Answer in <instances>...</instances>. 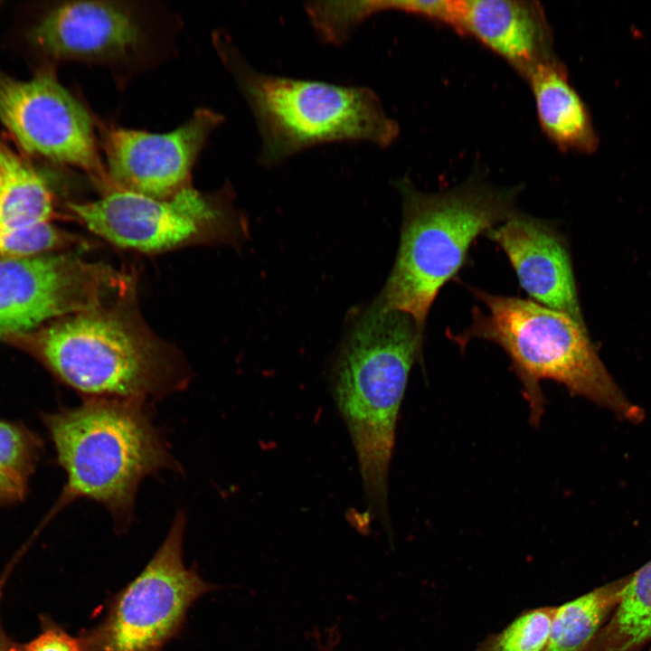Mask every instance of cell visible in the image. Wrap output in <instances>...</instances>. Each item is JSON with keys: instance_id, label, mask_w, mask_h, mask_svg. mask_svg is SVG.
<instances>
[{"instance_id": "obj_1", "label": "cell", "mask_w": 651, "mask_h": 651, "mask_svg": "<svg viewBox=\"0 0 651 651\" xmlns=\"http://www.w3.org/2000/svg\"><path fill=\"white\" fill-rule=\"evenodd\" d=\"M2 340L87 399L145 403L179 391L189 379L180 353L142 317L136 284L109 303Z\"/></svg>"}, {"instance_id": "obj_2", "label": "cell", "mask_w": 651, "mask_h": 651, "mask_svg": "<svg viewBox=\"0 0 651 651\" xmlns=\"http://www.w3.org/2000/svg\"><path fill=\"white\" fill-rule=\"evenodd\" d=\"M422 342L410 316L374 301L354 319L331 368V392L357 457L366 513L383 523L398 415Z\"/></svg>"}, {"instance_id": "obj_3", "label": "cell", "mask_w": 651, "mask_h": 651, "mask_svg": "<svg viewBox=\"0 0 651 651\" xmlns=\"http://www.w3.org/2000/svg\"><path fill=\"white\" fill-rule=\"evenodd\" d=\"M469 289L486 311L475 307L470 326L448 335L462 349L470 340L482 339L506 353L522 383L533 424L544 408L541 380L557 382L621 420L637 423L644 419L643 410L624 394L607 371L583 322L533 300Z\"/></svg>"}, {"instance_id": "obj_4", "label": "cell", "mask_w": 651, "mask_h": 651, "mask_svg": "<svg viewBox=\"0 0 651 651\" xmlns=\"http://www.w3.org/2000/svg\"><path fill=\"white\" fill-rule=\"evenodd\" d=\"M402 203L395 263L375 301L410 316L424 334L429 310L441 288L464 265L482 233L515 210L519 187L498 188L478 179L439 193H424L396 181Z\"/></svg>"}, {"instance_id": "obj_5", "label": "cell", "mask_w": 651, "mask_h": 651, "mask_svg": "<svg viewBox=\"0 0 651 651\" xmlns=\"http://www.w3.org/2000/svg\"><path fill=\"white\" fill-rule=\"evenodd\" d=\"M44 421L67 476L58 505L80 498L98 502L118 530L132 520L142 480L176 466L144 402L86 399Z\"/></svg>"}, {"instance_id": "obj_6", "label": "cell", "mask_w": 651, "mask_h": 651, "mask_svg": "<svg viewBox=\"0 0 651 651\" xmlns=\"http://www.w3.org/2000/svg\"><path fill=\"white\" fill-rule=\"evenodd\" d=\"M223 57L256 119L262 165L275 166L326 143L359 141L386 148L399 137L398 122L368 87L259 71L231 45H225Z\"/></svg>"}, {"instance_id": "obj_7", "label": "cell", "mask_w": 651, "mask_h": 651, "mask_svg": "<svg viewBox=\"0 0 651 651\" xmlns=\"http://www.w3.org/2000/svg\"><path fill=\"white\" fill-rule=\"evenodd\" d=\"M184 527L179 513L144 570L109 599L97 624L80 632L82 651H161L181 631L193 603L215 589L185 567Z\"/></svg>"}, {"instance_id": "obj_8", "label": "cell", "mask_w": 651, "mask_h": 651, "mask_svg": "<svg viewBox=\"0 0 651 651\" xmlns=\"http://www.w3.org/2000/svg\"><path fill=\"white\" fill-rule=\"evenodd\" d=\"M68 207L99 237L144 253L237 243L246 234L242 217L229 202L203 195L191 186L167 199L111 190L95 201L72 203Z\"/></svg>"}, {"instance_id": "obj_9", "label": "cell", "mask_w": 651, "mask_h": 651, "mask_svg": "<svg viewBox=\"0 0 651 651\" xmlns=\"http://www.w3.org/2000/svg\"><path fill=\"white\" fill-rule=\"evenodd\" d=\"M136 281L69 254L0 257V338L109 303Z\"/></svg>"}, {"instance_id": "obj_10", "label": "cell", "mask_w": 651, "mask_h": 651, "mask_svg": "<svg viewBox=\"0 0 651 651\" xmlns=\"http://www.w3.org/2000/svg\"><path fill=\"white\" fill-rule=\"evenodd\" d=\"M0 120L27 152L77 167L111 190L90 114L50 71L19 80L0 70Z\"/></svg>"}, {"instance_id": "obj_11", "label": "cell", "mask_w": 651, "mask_h": 651, "mask_svg": "<svg viewBox=\"0 0 651 651\" xmlns=\"http://www.w3.org/2000/svg\"><path fill=\"white\" fill-rule=\"evenodd\" d=\"M222 121L221 115L201 108L184 124L167 133L105 129L102 146L111 190L167 199L189 187L195 159L209 135Z\"/></svg>"}, {"instance_id": "obj_12", "label": "cell", "mask_w": 651, "mask_h": 651, "mask_svg": "<svg viewBox=\"0 0 651 651\" xmlns=\"http://www.w3.org/2000/svg\"><path fill=\"white\" fill-rule=\"evenodd\" d=\"M486 236L505 253L535 302L583 322L570 254L554 226L515 210Z\"/></svg>"}, {"instance_id": "obj_13", "label": "cell", "mask_w": 651, "mask_h": 651, "mask_svg": "<svg viewBox=\"0 0 651 651\" xmlns=\"http://www.w3.org/2000/svg\"><path fill=\"white\" fill-rule=\"evenodd\" d=\"M31 40L60 58H106L135 49L141 28L131 12L114 2L76 1L59 5L39 20Z\"/></svg>"}, {"instance_id": "obj_14", "label": "cell", "mask_w": 651, "mask_h": 651, "mask_svg": "<svg viewBox=\"0 0 651 651\" xmlns=\"http://www.w3.org/2000/svg\"><path fill=\"white\" fill-rule=\"evenodd\" d=\"M458 33L475 38L524 80L557 59L543 8L531 0H461Z\"/></svg>"}, {"instance_id": "obj_15", "label": "cell", "mask_w": 651, "mask_h": 651, "mask_svg": "<svg viewBox=\"0 0 651 651\" xmlns=\"http://www.w3.org/2000/svg\"><path fill=\"white\" fill-rule=\"evenodd\" d=\"M525 80L544 135L562 151L595 152L599 137L590 111L558 58L538 66Z\"/></svg>"}, {"instance_id": "obj_16", "label": "cell", "mask_w": 651, "mask_h": 651, "mask_svg": "<svg viewBox=\"0 0 651 651\" xmlns=\"http://www.w3.org/2000/svg\"><path fill=\"white\" fill-rule=\"evenodd\" d=\"M0 226L52 222L53 194L42 175L0 141Z\"/></svg>"}, {"instance_id": "obj_17", "label": "cell", "mask_w": 651, "mask_h": 651, "mask_svg": "<svg viewBox=\"0 0 651 651\" xmlns=\"http://www.w3.org/2000/svg\"><path fill=\"white\" fill-rule=\"evenodd\" d=\"M628 575L555 606L545 651H584L617 607Z\"/></svg>"}, {"instance_id": "obj_18", "label": "cell", "mask_w": 651, "mask_h": 651, "mask_svg": "<svg viewBox=\"0 0 651 651\" xmlns=\"http://www.w3.org/2000/svg\"><path fill=\"white\" fill-rule=\"evenodd\" d=\"M651 641V560L628 575L619 601L584 651H638Z\"/></svg>"}, {"instance_id": "obj_19", "label": "cell", "mask_w": 651, "mask_h": 651, "mask_svg": "<svg viewBox=\"0 0 651 651\" xmlns=\"http://www.w3.org/2000/svg\"><path fill=\"white\" fill-rule=\"evenodd\" d=\"M39 442L25 428L0 420V503L24 497Z\"/></svg>"}, {"instance_id": "obj_20", "label": "cell", "mask_w": 651, "mask_h": 651, "mask_svg": "<svg viewBox=\"0 0 651 651\" xmlns=\"http://www.w3.org/2000/svg\"><path fill=\"white\" fill-rule=\"evenodd\" d=\"M555 606L526 609L499 631L485 637L474 651H545Z\"/></svg>"}, {"instance_id": "obj_21", "label": "cell", "mask_w": 651, "mask_h": 651, "mask_svg": "<svg viewBox=\"0 0 651 651\" xmlns=\"http://www.w3.org/2000/svg\"><path fill=\"white\" fill-rule=\"evenodd\" d=\"M80 238L52 222L29 227L0 226V257H29L55 253L80 244Z\"/></svg>"}, {"instance_id": "obj_22", "label": "cell", "mask_w": 651, "mask_h": 651, "mask_svg": "<svg viewBox=\"0 0 651 651\" xmlns=\"http://www.w3.org/2000/svg\"><path fill=\"white\" fill-rule=\"evenodd\" d=\"M41 632L25 643L12 642L10 651H82L79 637L71 636L47 615L40 616Z\"/></svg>"}, {"instance_id": "obj_23", "label": "cell", "mask_w": 651, "mask_h": 651, "mask_svg": "<svg viewBox=\"0 0 651 651\" xmlns=\"http://www.w3.org/2000/svg\"><path fill=\"white\" fill-rule=\"evenodd\" d=\"M12 640L6 636L0 619V651H10Z\"/></svg>"}, {"instance_id": "obj_24", "label": "cell", "mask_w": 651, "mask_h": 651, "mask_svg": "<svg viewBox=\"0 0 651 651\" xmlns=\"http://www.w3.org/2000/svg\"><path fill=\"white\" fill-rule=\"evenodd\" d=\"M335 638V636L333 633V635H331L329 637L327 644L326 646H323L321 642H318L319 651H333V647L335 645V642H334Z\"/></svg>"}, {"instance_id": "obj_25", "label": "cell", "mask_w": 651, "mask_h": 651, "mask_svg": "<svg viewBox=\"0 0 651 651\" xmlns=\"http://www.w3.org/2000/svg\"><path fill=\"white\" fill-rule=\"evenodd\" d=\"M1 181H2V176H1V173H0V185H1Z\"/></svg>"}, {"instance_id": "obj_26", "label": "cell", "mask_w": 651, "mask_h": 651, "mask_svg": "<svg viewBox=\"0 0 651 651\" xmlns=\"http://www.w3.org/2000/svg\"><path fill=\"white\" fill-rule=\"evenodd\" d=\"M648 651H651V647H650V649H649Z\"/></svg>"}]
</instances>
